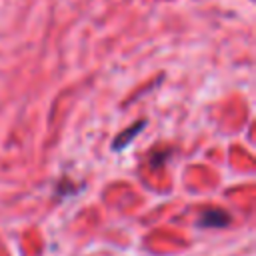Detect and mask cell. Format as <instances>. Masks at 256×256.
<instances>
[{
	"mask_svg": "<svg viewBox=\"0 0 256 256\" xmlns=\"http://www.w3.org/2000/svg\"><path fill=\"white\" fill-rule=\"evenodd\" d=\"M230 222H232V216L224 208H218V206L202 208L196 218L198 228H226Z\"/></svg>",
	"mask_w": 256,
	"mask_h": 256,
	"instance_id": "1",
	"label": "cell"
},
{
	"mask_svg": "<svg viewBox=\"0 0 256 256\" xmlns=\"http://www.w3.org/2000/svg\"><path fill=\"white\" fill-rule=\"evenodd\" d=\"M144 126H146V120L144 118H140V120H136L134 124H130L128 128H124L122 132H118L114 138H112V150H116V152H122V150H126L136 138H138V134L144 130Z\"/></svg>",
	"mask_w": 256,
	"mask_h": 256,
	"instance_id": "2",
	"label": "cell"
}]
</instances>
